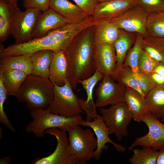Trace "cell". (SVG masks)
Instances as JSON below:
<instances>
[{"label":"cell","instance_id":"obj_1","mask_svg":"<svg viewBox=\"0 0 164 164\" xmlns=\"http://www.w3.org/2000/svg\"><path fill=\"white\" fill-rule=\"evenodd\" d=\"M94 26L78 34L66 50L69 60L68 81L73 89L76 88L79 80L89 77L95 71L92 63Z\"/></svg>","mask_w":164,"mask_h":164},{"label":"cell","instance_id":"obj_2","mask_svg":"<svg viewBox=\"0 0 164 164\" xmlns=\"http://www.w3.org/2000/svg\"><path fill=\"white\" fill-rule=\"evenodd\" d=\"M78 34L73 24H67L43 36L33 38L24 43L13 44L5 48L0 46V58L6 56L27 55L43 50H50L55 53L66 50Z\"/></svg>","mask_w":164,"mask_h":164},{"label":"cell","instance_id":"obj_3","mask_svg":"<svg viewBox=\"0 0 164 164\" xmlns=\"http://www.w3.org/2000/svg\"><path fill=\"white\" fill-rule=\"evenodd\" d=\"M54 84L49 79L28 75L15 96L31 111L47 108L53 98Z\"/></svg>","mask_w":164,"mask_h":164},{"label":"cell","instance_id":"obj_4","mask_svg":"<svg viewBox=\"0 0 164 164\" xmlns=\"http://www.w3.org/2000/svg\"><path fill=\"white\" fill-rule=\"evenodd\" d=\"M33 120L25 127L28 133L32 132L37 137H43L45 131L49 128H58L68 132L77 125L83 120L81 114L67 117L51 113L48 108L31 111Z\"/></svg>","mask_w":164,"mask_h":164},{"label":"cell","instance_id":"obj_5","mask_svg":"<svg viewBox=\"0 0 164 164\" xmlns=\"http://www.w3.org/2000/svg\"><path fill=\"white\" fill-rule=\"evenodd\" d=\"M67 132L69 150L80 164H86L94 159L97 141L91 129H84L78 125Z\"/></svg>","mask_w":164,"mask_h":164},{"label":"cell","instance_id":"obj_6","mask_svg":"<svg viewBox=\"0 0 164 164\" xmlns=\"http://www.w3.org/2000/svg\"><path fill=\"white\" fill-rule=\"evenodd\" d=\"M53 84V99L48 107L51 113L67 117H74L85 113L68 80L62 86Z\"/></svg>","mask_w":164,"mask_h":164},{"label":"cell","instance_id":"obj_7","mask_svg":"<svg viewBox=\"0 0 164 164\" xmlns=\"http://www.w3.org/2000/svg\"><path fill=\"white\" fill-rule=\"evenodd\" d=\"M99 111L110 134H114L119 140L128 136V127L133 117L125 101L108 108H100Z\"/></svg>","mask_w":164,"mask_h":164},{"label":"cell","instance_id":"obj_8","mask_svg":"<svg viewBox=\"0 0 164 164\" xmlns=\"http://www.w3.org/2000/svg\"><path fill=\"white\" fill-rule=\"evenodd\" d=\"M41 11L28 8L22 11L18 7L15 8L13 23L10 35L15 44L28 42L33 39V33Z\"/></svg>","mask_w":164,"mask_h":164},{"label":"cell","instance_id":"obj_9","mask_svg":"<svg viewBox=\"0 0 164 164\" xmlns=\"http://www.w3.org/2000/svg\"><path fill=\"white\" fill-rule=\"evenodd\" d=\"M67 132L58 128L48 129L45 134L54 136L57 140V145L53 152L49 155L37 158L32 162L33 164H80L70 153Z\"/></svg>","mask_w":164,"mask_h":164},{"label":"cell","instance_id":"obj_10","mask_svg":"<svg viewBox=\"0 0 164 164\" xmlns=\"http://www.w3.org/2000/svg\"><path fill=\"white\" fill-rule=\"evenodd\" d=\"M149 128L148 133L136 139L128 148L130 151L137 146L149 147L158 150L164 149V123L148 111L142 118Z\"/></svg>","mask_w":164,"mask_h":164},{"label":"cell","instance_id":"obj_11","mask_svg":"<svg viewBox=\"0 0 164 164\" xmlns=\"http://www.w3.org/2000/svg\"><path fill=\"white\" fill-rule=\"evenodd\" d=\"M147 15L148 12L141 6L136 5L117 17L110 19L120 29L139 33L145 36L147 35Z\"/></svg>","mask_w":164,"mask_h":164},{"label":"cell","instance_id":"obj_12","mask_svg":"<svg viewBox=\"0 0 164 164\" xmlns=\"http://www.w3.org/2000/svg\"><path fill=\"white\" fill-rule=\"evenodd\" d=\"M96 89V108L104 107L125 101L126 87L115 82L111 75L104 76Z\"/></svg>","mask_w":164,"mask_h":164},{"label":"cell","instance_id":"obj_13","mask_svg":"<svg viewBox=\"0 0 164 164\" xmlns=\"http://www.w3.org/2000/svg\"><path fill=\"white\" fill-rule=\"evenodd\" d=\"M92 63L95 70L99 71L104 77L111 76L115 71L116 63L113 44H94Z\"/></svg>","mask_w":164,"mask_h":164},{"label":"cell","instance_id":"obj_14","mask_svg":"<svg viewBox=\"0 0 164 164\" xmlns=\"http://www.w3.org/2000/svg\"><path fill=\"white\" fill-rule=\"evenodd\" d=\"M80 125L90 127L96 135L97 147L94 153V159L95 160H97L100 159L103 150L107 148L106 144L108 143L111 144L118 151L124 152L125 151V146L114 142L109 137L110 133L109 129L101 115L98 114L93 120L91 121L82 120Z\"/></svg>","mask_w":164,"mask_h":164},{"label":"cell","instance_id":"obj_15","mask_svg":"<svg viewBox=\"0 0 164 164\" xmlns=\"http://www.w3.org/2000/svg\"><path fill=\"white\" fill-rule=\"evenodd\" d=\"M67 24L66 20L63 16L50 8L41 12L39 15L33 32V39L45 36Z\"/></svg>","mask_w":164,"mask_h":164},{"label":"cell","instance_id":"obj_16","mask_svg":"<svg viewBox=\"0 0 164 164\" xmlns=\"http://www.w3.org/2000/svg\"><path fill=\"white\" fill-rule=\"evenodd\" d=\"M135 5V0H110L99 3L93 16L97 19H111Z\"/></svg>","mask_w":164,"mask_h":164},{"label":"cell","instance_id":"obj_17","mask_svg":"<svg viewBox=\"0 0 164 164\" xmlns=\"http://www.w3.org/2000/svg\"><path fill=\"white\" fill-rule=\"evenodd\" d=\"M69 60L66 50L54 53L49 70V79L53 83L62 86L68 81Z\"/></svg>","mask_w":164,"mask_h":164},{"label":"cell","instance_id":"obj_18","mask_svg":"<svg viewBox=\"0 0 164 164\" xmlns=\"http://www.w3.org/2000/svg\"><path fill=\"white\" fill-rule=\"evenodd\" d=\"M50 8L63 16L67 24L80 23L90 16L68 0H50Z\"/></svg>","mask_w":164,"mask_h":164},{"label":"cell","instance_id":"obj_19","mask_svg":"<svg viewBox=\"0 0 164 164\" xmlns=\"http://www.w3.org/2000/svg\"><path fill=\"white\" fill-rule=\"evenodd\" d=\"M120 29L110 19H98L94 26V44H113L118 35Z\"/></svg>","mask_w":164,"mask_h":164},{"label":"cell","instance_id":"obj_20","mask_svg":"<svg viewBox=\"0 0 164 164\" xmlns=\"http://www.w3.org/2000/svg\"><path fill=\"white\" fill-rule=\"evenodd\" d=\"M136 38V33L120 29L117 39L113 43L116 58V67L114 73L122 67L126 55L135 43Z\"/></svg>","mask_w":164,"mask_h":164},{"label":"cell","instance_id":"obj_21","mask_svg":"<svg viewBox=\"0 0 164 164\" xmlns=\"http://www.w3.org/2000/svg\"><path fill=\"white\" fill-rule=\"evenodd\" d=\"M55 53L50 50L36 52L31 56L33 66L32 74L49 79L50 67Z\"/></svg>","mask_w":164,"mask_h":164},{"label":"cell","instance_id":"obj_22","mask_svg":"<svg viewBox=\"0 0 164 164\" xmlns=\"http://www.w3.org/2000/svg\"><path fill=\"white\" fill-rule=\"evenodd\" d=\"M125 101L131 112L133 119L137 122H142V118L147 111L145 99L135 90L126 87Z\"/></svg>","mask_w":164,"mask_h":164},{"label":"cell","instance_id":"obj_23","mask_svg":"<svg viewBox=\"0 0 164 164\" xmlns=\"http://www.w3.org/2000/svg\"><path fill=\"white\" fill-rule=\"evenodd\" d=\"M148 111L157 118H164V88L155 86L145 98Z\"/></svg>","mask_w":164,"mask_h":164},{"label":"cell","instance_id":"obj_24","mask_svg":"<svg viewBox=\"0 0 164 164\" xmlns=\"http://www.w3.org/2000/svg\"><path fill=\"white\" fill-rule=\"evenodd\" d=\"M33 66L30 56L21 55L0 58V69L18 70L32 74Z\"/></svg>","mask_w":164,"mask_h":164},{"label":"cell","instance_id":"obj_25","mask_svg":"<svg viewBox=\"0 0 164 164\" xmlns=\"http://www.w3.org/2000/svg\"><path fill=\"white\" fill-rule=\"evenodd\" d=\"M15 8L9 0H0V42L5 41L10 35Z\"/></svg>","mask_w":164,"mask_h":164},{"label":"cell","instance_id":"obj_26","mask_svg":"<svg viewBox=\"0 0 164 164\" xmlns=\"http://www.w3.org/2000/svg\"><path fill=\"white\" fill-rule=\"evenodd\" d=\"M0 71L8 96H15L28 75L22 71L12 70L0 69Z\"/></svg>","mask_w":164,"mask_h":164},{"label":"cell","instance_id":"obj_27","mask_svg":"<svg viewBox=\"0 0 164 164\" xmlns=\"http://www.w3.org/2000/svg\"><path fill=\"white\" fill-rule=\"evenodd\" d=\"M142 48L157 62L164 61V38L147 35L144 37Z\"/></svg>","mask_w":164,"mask_h":164},{"label":"cell","instance_id":"obj_28","mask_svg":"<svg viewBox=\"0 0 164 164\" xmlns=\"http://www.w3.org/2000/svg\"><path fill=\"white\" fill-rule=\"evenodd\" d=\"M138 73L135 74L130 67L123 65L118 70L111 76L115 81L126 87L135 90L142 97Z\"/></svg>","mask_w":164,"mask_h":164},{"label":"cell","instance_id":"obj_29","mask_svg":"<svg viewBox=\"0 0 164 164\" xmlns=\"http://www.w3.org/2000/svg\"><path fill=\"white\" fill-rule=\"evenodd\" d=\"M134 148L133 155L129 159L132 164H156L159 150L151 147Z\"/></svg>","mask_w":164,"mask_h":164},{"label":"cell","instance_id":"obj_30","mask_svg":"<svg viewBox=\"0 0 164 164\" xmlns=\"http://www.w3.org/2000/svg\"><path fill=\"white\" fill-rule=\"evenodd\" d=\"M144 36L136 33V41L134 45L128 51L123 65L130 67L135 74L140 72L138 62L141 51L142 49V43Z\"/></svg>","mask_w":164,"mask_h":164},{"label":"cell","instance_id":"obj_31","mask_svg":"<svg viewBox=\"0 0 164 164\" xmlns=\"http://www.w3.org/2000/svg\"><path fill=\"white\" fill-rule=\"evenodd\" d=\"M147 35L164 38V12L148 13Z\"/></svg>","mask_w":164,"mask_h":164},{"label":"cell","instance_id":"obj_32","mask_svg":"<svg viewBox=\"0 0 164 164\" xmlns=\"http://www.w3.org/2000/svg\"><path fill=\"white\" fill-rule=\"evenodd\" d=\"M104 76L101 73L96 70L91 77L78 81V83L81 84L86 91L87 98L85 101L86 103L94 102L93 97V90L97 83Z\"/></svg>","mask_w":164,"mask_h":164},{"label":"cell","instance_id":"obj_33","mask_svg":"<svg viewBox=\"0 0 164 164\" xmlns=\"http://www.w3.org/2000/svg\"><path fill=\"white\" fill-rule=\"evenodd\" d=\"M8 96L3 83L2 72L0 71V122L12 132L15 129L11 124L4 110V104Z\"/></svg>","mask_w":164,"mask_h":164},{"label":"cell","instance_id":"obj_34","mask_svg":"<svg viewBox=\"0 0 164 164\" xmlns=\"http://www.w3.org/2000/svg\"><path fill=\"white\" fill-rule=\"evenodd\" d=\"M158 63L142 49L138 62V68L140 72L150 74Z\"/></svg>","mask_w":164,"mask_h":164},{"label":"cell","instance_id":"obj_35","mask_svg":"<svg viewBox=\"0 0 164 164\" xmlns=\"http://www.w3.org/2000/svg\"><path fill=\"white\" fill-rule=\"evenodd\" d=\"M136 5L141 6L147 12H164V0H135Z\"/></svg>","mask_w":164,"mask_h":164},{"label":"cell","instance_id":"obj_36","mask_svg":"<svg viewBox=\"0 0 164 164\" xmlns=\"http://www.w3.org/2000/svg\"><path fill=\"white\" fill-rule=\"evenodd\" d=\"M50 0H23V6L44 12L50 8Z\"/></svg>","mask_w":164,"mask_h":164},{"label":"cell","instance_id":"obj_37","mask_svg":"<svg viewBox=\"0 0 164 164\" xmlns=\"http://www.w3.org/2000/svg\"><path fill=\"white\" fill-rule=\"evenodd\" d=\"M83 11L89 16L93 15L99 2L97 0H72Z\"/></svg>","mask_w":164,"mask_h":164},{"label":"cell","instance_id":"obj_38","mask_svg":"<svg viewBox=\"0 0 164 164\" xmlns=\"http://www.w3.org/2000/svg\"><path fill=\"white\" fill-rule=\"evenodd\" d=\"M80 104L82 109L86 113V121H91L97 115L96 108L94 102L86 103L85 100L78 98Z\"/></svg>","mask_w":164,"mask_h":164},{"label":"cell","instance_id":"obj_39","mask_svg":"<svg viewBox=\"0 0 164 164\" xmlns=\"http://www.w3.org/2000/svg\"><path fill=\"white\" fill-rule=\"evenodd\" d=\"M155 86L164 88V76L152 72L149 75Z\"/></svg>","mask_w":164,"mask_h":164},{"label":"cell","instance_id":"obj_40","mask_svg":"<svg viewBox=\"0 0 164 164\" xmlns=\"http://www.w3.org/2000/svg\"><path fill=\"white\" fill-rule=\"evenodd\" d=\"M153 72L164 76V61L157 63Z\"/></svg>","mask_w":164,"mask_h":164},{"label":"cell","instance_id":"obj_41","mask_svg":"<svg viewBox=\"0 0 164 164\" xmlns=\"http://www.w3.org/2000/svg\"><path fill=\"white\" fill-rule=\"evenodd\" d=\"M156 164H164V149L159 150Z\"/></svg>","mask_w":164,"mask_h":164},{"label":"cell","instance_id":"obj_42","mask_svg":"<svg viewBox=\"0 0 164 164\" xmlns=\"http://www.w3.org/2000/svg\"><path fill=\"white\" fill-rule=\"evenodd\" d=\"M11 159V157L9 156L2 158L0 159V164H8L10 161Z\"/></svg>","mask_w":164,"mask_h":164},{"label":"cell","instance_id":"obj_43","mask_svg":"<svg viewBox=\"0 0 164 164\" xmlns=\"http://www.w3.org/2000/svg\"><path fill=\"white\" fill-rule=\"evenodd\" d=\"M14 7L15 8L17 7V0H9Z\"/></svg>","mask_w":164,"mask_h":164},{"label":"cell","instance_id":"obj_44","mask_svg":"<svg viewBox=\"0 0 164 164\" xmlns=\"http://www.w3.org/2000/svg\"><path fill=\"white\" fill-rule=\"evenodd\" d=\"M99 3L107 1H108L110 0H97Z\"/></svg>","mask_w":164,"mask_h":164},{"label":"cell","instance_id":"obj_45","mask_svg":"<svg viewBox=\"0 0 164 164\" xmlns=\"http://www.w3.org/2000/svg\"><path fill=\"white\" fill-rule=\"evenodd\" d=\"M161 121H162V123H164V118L161 119Z\"/></svg>","mask_w":164,"mask_h":164}]
</instances>
